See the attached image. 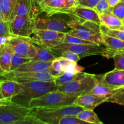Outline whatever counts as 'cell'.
I'll use <instances>...</instances> for the list:
<instances>
[{
    "mask_svg": "<svg viewBox=\"0 0 124 124\" xmlns=\"http://www.w3.org/2000/svg\"><path fill=\"white\" fill-rule=\"evenodd\" d=\"M21 90L12 99L13 102L29 107L32 99L39 98L48 92L58 90V87L54 81H36L22 82Z\"/></svg>",
    "mask_w": 124,
    "mask_h": 124,
    "instance_id": "cell-1",
    "label": "cell"
},
{
    "mask_svg": "<svg viewBox=\"0 0 124 124\" xmlns=\"http://www.w3.org/2000/svg\"><path fill=\"white\" fill-rule=\"evenodd\" d=\"M69 23L72 30L68 33L69 34L93 42L94 44L104 46L101 24L72 17L69 20Z\"/></svg>",
    "mask_w": 124,
    "mask_h": 124,
    "instance_id": "cell-2",
    "label": "cell"
},
{
    "mask_svg": "<svg viewBox=\"0 0 124 124\" xmlns=\"http://www.w3.org/2000/svg\"><path fill=\"white\" fill-rule=\"evenodd\" d=\"M76 104L31 108L30 114L36 116L45 124H58V122L64 116H77L79 113L84 110Z\"/></svg>",
    "mask_w": 124,
    "mask_h": 124,
    "instance_id": "cell-3",
    "label": "cell"
},
{
    "mask_svg": "<svg viewBox=\"0 0 124 124\" xmlns=\"http://www.w3.org/2000/svg\"><path fill=\"white\" fill-rule=\"evenodd\" d=\"M76 98V96L65 92L59 90L53 91L36 99H32L29 102V108H36L71 105L73 104Z\"/></svg>",
    "mask_w": 124,
    "mask_h": 124,
    "instance_id": "cell-4",
    "label": "cell"
},
{
    "mask_svg": "<svg viewBox=\"0 0 124 124\" xmlns=\"http://www.w3.org/2000/svg\"><path fill=\"white\" fill-rule=\"evenodd\" d=\"M99 76L87 74L85 77L74 80L58 87V90L79 96L90 93L99 82Z\"/></svg>",
    "mask_w": 124,
    "mask_h": 124,
    "instance_id": "cell-5",
    "label": "cell"
},
{
    "mask_svg": "<svg viewBox=\"0 0 124 124\" xmlns=\"http://www.w3.org/2000/svg\"><path fill=\"white\" fill-rule=\"evenodd\" d=\"M31 110L12 101L0 105V124H17L30 113Z\"/></svg>",
    "mask_w": 124,
    "mask_h": 124,
    "instance_id": "cell-6",
    "label": "cell"
},
{
    "mask_svg": "<svg viewBox=\"0 0 124 124\" xmlns=\"http://www.w3.org/2000/svg\"><path fill=\"white\" fill-rule=\"evenodd\" d=\"M52 50L58 54L64 52L69 51L79 56L81 58L92 55L102 56L105 50V48L102 46L97 44H73L62 43L61 44L52 48Z\"/></svg>",
    "mask_w": 124,
    "mask_h": 124,
    "instance_id": "cell-7",
    "label": "cell"
},
{
    "mask_svg": "<svg viewBox=\"0 0 124 124\" xmlns=\"http://www.w3.org/2000/svg\"><path fill=\"white\" fill-rule=\"evenodd\" d=\"M7 44L10 46L13 53L18 56L33 59L36 54V49L31 37L13 36L7 38Z\"/></svg>",
    "mask_w": 124,
    "mask_h": 124,
    "instance_id": "cell-8",
    "label": "cell"
},
{
    "mask_svg": "<svg viewBox=\"0 0 124 124\" xmlns=\"http://www.w3.org/2000/svg\"><path fill=\"white\" fill-rule=\"evenodd\" d=\"M37 16L29 15L17 16L13 18L9 23L11 35L31 37L35 29V19Z\"/></svg>",
    "mask_w": 124,
    "mask_h": 124,
    "instance_id": "cell-9",
    "label": "cell"
},
{
    "mask_svg": "<svg viewBox=\"0 0 124 124\" xmlns=\"http://www.w3.org/2000/svg\"><path fill=\"white\" fill-rule=\"evenodd\" d=\"M65 36V33L48 30L35 29L31 38L35 43L52 49L63 43Z\"/></svg>",
    "mask_w": 124,
    "mask_h": 124,
    "instance_id": "cell-10",
    "label": "cell"
},
{
    "mask_svg": "<svg viewBox=\"0 0 124 124\" xmlns=\"http://www.w3.org/2000/svg\"><path fill=\"white\" fill-rule=\"evenodd\" d=\"M35 29L48 30L58 32L67 33L72 30L70 25L69 20H66L62 18H50L39 17L38 16L35 19Z\"/></svg>",
    "mask_w": 124,
    "mask_h": 124,
    "instance_id": "cell-11",
    "label": "cell"
},
{
    "mask_svg": "<svg viewBox=\"0 0 124 124\" xmlns=\"http://www.w3.org/2000/svg\"><path fill=\"white\" fill-rule=\"evenodd\" d=\"M3 78L13 80L16 82H22L30 81H54L53 77L48 71L40 72H19V71H8L3 76Z\"/></svg>",
    "mask_w": 124,
    "mask_h": 124,
    "instance_id": "cell-12",
    "label": "cell"
},
{
    "mask_svg": "<svg viewBox=\"0 0 124 124\" xmlns=\"http://www.w3.org/2000/svg\"><path fill=\"white\" fill-rule=\"evenodd\" d=\"M74 6L67 0H46L39 6L40 12L51 16L58 13L70 14Z\"/></svg>",
    "mask_w": 124,
    "mask_h": 124,
    "instance_id": "cell-13",
    "label": "cell"
},
{
    "mask_svg": "<svg viewBox=\"0 0 124 124\" xmlns=\"http://www.w3.org/2000/svg\"><path fill=\"white\" fill-rule=\"evenodd\" d=\"M99 82L105 87L115 90L124 87V70H114L99 76Z\"/></svg>",
    "mask_w": 124,
    "mask_h": 124,
    "instance_id": "cell-14",
    "label": "cell"
},
{
    "mask_svg": "<svg viewBox=\"0 0 124 124\" xmlns=\"http://www.w3.org/2000/svg\"><path fill=\"white\" fill-rule=\"evenodd\" d=\"M39 12H40L39 6L34 2L33 0H17L10 18L9 23L17 16L29 15L38 16Z\"/></svg>",
    "mask_w": 124,
    "mask_h": 124,
    "instance_id": "cell-15",
    "label": "cell"
},
{
    "mask_svg": "<svg viewBox=\"0 0 124 124\" xmlns=\"http://www.w3.org/2000/svg\"><path fill=\"white\" fill-rule=\"evenodd\" d=\"M107 97L97 95L93 93H88L78 96L73 104L82 107L85 109L93 110L100 104L107 101Z\"/></svg>",
    "mask_w": 124,
    "mask_h": 124,
    "instance_id": "cell-16",
    "label": "cell"
},
{
    "mask_svg": "<svg viewBox=\"0 0 124 124\" xmlns=\"http://www.w3.org/2000/svg\"><path fill=\"white\" fill-rule=\"evenodd\" d=\"M69 15L70 16V17L72 18L90 21L101 24L99 13L94 8L79 5L74 7L70 14H69Z\"/></svg>",
    "mask_w": 124,
    "mask_h": 124,
    "instance_id": "cell-17",
    "label": "cell"
},
{
    "mask_svg": "<svg viewBox=\"0 0 124 124\" xmlns=\"http://www.w3.org/2000/svg\"><path fill=\"white\" fill-rule=\"evenodd\" d=\"M0 86L1 93L4 98L11 101L13 97L19 93L22 88L21 83L8 79L2 80Z\"/></svg>",
    "mask_w": 124,
    "mask_h": 124,
    "instance_id": "cell-18",
    "label": "cell"
},
{
    "mask_svg": "<svg viewBox=\"0 0 124 124\" xmlns=\"http://www.w3.org/2000/svg\"><path fill=\"white\" fill-rule=\"evenodd\" d=\"M52 62H43L31 60L23 64L15 71L19 72H40L48 71Z\"/></svg>",
    "mask_w": 124,
    "mask_h": 124,
    "instance_id": "cell-19",
    "label": "cell"
},
{
    "mask_svg": "<svg viewBox=\"0 0 124 124\" xmlns=\"http://www.w3.org/2000/svg\"><path fill=\"white\" fill-rule=\"evenodd\" d=\"M101 24L104 25L111 29H124V24L120 19L113 13H104L99 14Z\"/></svg>",
    "mask_w": 124,
    "mask_h": 124,
    "instance_id": "cell-20",
    "label": "cell"
},
{
    "mask_svg": "<svg viewBox=\"0 0 124 124\" xmlns=\"http://www.w3.org/2000/svg\"><path fill=\"white\" fill-rule=\"evenodd\" d=\"M13 54V50L7 42L0 46V67L6 73L10 71Z\"/></svg>",
    "mask_w": 124,
    "mask_h": 124,
    "instance_id": "cell-21",
    "label": "cell"
},
{
    "mask_svg": "<svg viewBox=\"0 0 124 124\" xmlns=\"http://www.w3.org/2000/svg\"><path fill=\"white\" fill-rule=\"evenodd\" d=\"M34 44L36 49V56L32 59V60L43 62H52L59 56L51 48L39 46L35 42Z\"/></svg>",
    "mask_w": 124,
    "mask_h": 124,
    "instance_id": "cell-22",
    "label": "cell"
},
{
    "mask_svg": "<svg viewBox=\"0 0 124 124\" xmlns=\"http://www.w3.org/2000/svg\"><path fill=\"white\" fill-rule=\"evenodd\" d=\"M103 41L104 46L111 51L113 56L124 49V41L119 39L103 34Z\"/></svg>",
    "mask_w": 124,
    "mask_h": 124,
    "instance_id": "cell-23",
    "label": "cell"
},
{
    "mask_svg": "<svg viewBox=\"0 0 124 124\" xmlns=\"http://www.w3.org/2000/svg\"><path fill=\"white\" fill-rule=\"evenodd\" d=\"M87 74L88 73H87L83 72L78 73H71L64 71L60 76L55 78L54 81L57 85L60 86L64 84L70 82V81L79 79L85 77Z\"/></svg>",
    "mask_w": 124,
    "mask_h": 124,
    "instance_id": "cell-24",
    "label": "cell"
},
{
    "mask_svg": "<svg viewBox=\"0 0 124 124\" xmlns=\"http://www.w3.org/2000/svg\"><path fill=\"white\" fill-rule=\"evenodd\" d=\"M17 0H0V11L3 16L4 21L9 23Z\"/></svg>",
    "mask_w": 124,
    "mask_h": 124,
    "instance_id": "cell-25",
    "label": "cell"
},
{
    "mask_svg": "<svg viewBox=\"0 0 124 124\" xmlns=\"http://www.w3.org/2000/svg\"><path fill=\"white\" fill-rule=\"evenodd\" d=\"M77 117L87 123L103 124V122L99 119L98 115L95 113L93 110L84 109L79 113L78 115H77Z\"/></svg>",
    "mask_w": 124,
    "mask_h": 124,
    "instance_id": "cell-26",
    "label": "cell"
},
{
    "mask_svg": "<svg viewBox=\"0 0 124 124\" xmlns=\"http://www.w3.org/2000/svg\"><path fill=\"white\" fill-rule=\"evenodd\" d=\"M106 102L124 105V87L115 90Z\"/></svg>",
    "mask_w": 124,
    "mask_h": 124,
    "instance_id": "cell-27",
    "label": "cell"
},
{
    "mask_svg": "<svg viewBox=\"0 0 124 124\" xmlns=\"http://www.w3.org/2000/svg\"><path fill=\"white\" fill-rule=\"evenodd\" d=\"M101 30L103 34L116 38L124 41V29L122 30L111 29L105 25L101 24Z\"/></svg>",
    "mask_w": 124,
    "mask_h": 124,
    "instance_id": "cell-28",
    "label": "cell"
},
{
    "mask_svg": "<svg viewBox=\"0 0 124 124\" xmlns=\"http://www.w3.org/2000/svg\"><path fill=\"white\" fill-rule=\"evenodd\" d=\"M114 90L105 87L104 85L102 84L100 82L93 88V89L90 93L97 94L102 96H106L108 98L111 95Z\"/></svg>",
    "mask_w": 124,
    "mask_h": 124,
    "instance_id": "cell-29",
    "label": "cell"
},
{
    "mask_svg": "<svg viewBox=\"0 0 124 124\" xmlns=\"http://www.w3.org/2000/svg\"><path fill=\"white\" fill-rule=\"evenodd\" d=\"M31 59L28 58H24V57L18 56L13 53L12 56V61H11L10 68V71H15L16 69H18L19 66H21L23 64L27 62L30 61Z\"/></svg>",
    "mask_w": 124,
    "mask_h": 124,
    "instance_id": "cell-30",
    "label": "cell"
},
{
    "mask_svg": "<svg viewBox=\"0 0 124 124\" xmlns=\"http://www.w3.org/2000/svg\"><path fill=\"white\" fill-rule=\"evenodd\" d=\"M48 71L54 78L60 76L61 74H62L64 72V69L62 67L61 64L58 58L52 61V65H51L50 67L48 70Z\"/></svg>",
    "mask_w": 124,
    "mask_h": 124,
    "instance_id": "cell-31",
    "label": "cell"
},
{
    "mask_svg": "<svg viewBox=\"0 0 124 124\" xmlns=\"http://www.w3.org/2000/svg\"><path fill=\"white\" fill-rule=\"evenodd\" d=\"M63 43L73 44H94L93 42L85 41V40H84L80 38L76 37V36H73V35L69 34L68 33H65V38H64Z\"/></svg>",
    "mask_w": 124,
    "mask_h": 124,
    "instance_id": "cell-32",
    "label": "cell"
},
{
    "mask_svg": "<svg viewBox=\"0 0 124 124\" xmlns=\"http://www.w3.org/2000/svg\"><path fill=\"white\" fill-rule=\"evenodd\" d=\"M94 9L99 14L104 13H112L113 8L109 6L108 0H100Z\"/></svg>",
    "mask_w": 124,
    "mask_h": 124,
    "instance_id": "cell-33",
    "label": "cell"
},
{
    "mask_svg": "<svg viewBox=\"0 0 124 124\" xmlns=\"http://www.w3.org/2000/svg\"><path fill=\"white\" fill-rule=\"evenodd\" d=\"M87 122L80 119L77 116H64L58 122V124H84Z\"/></svg>",
    "mask_w": 124,
    "mask_h": 124,
    "instance_id": "cell-34",
    "label": "cell"
},
{
    "mask_svg": "<svg viewBox=\"0 0 124 124\" xmlns=\"http://www.w3.org/2000/svg\"><path fill=\"white\" fill-rule=\"evenodd\" d=\"M112 13L115 15L123 19L124 18V0H120L119 2L113 8Z\"/></svg>",
    "mask_w": 124,
    "mask_h": 124,
    "instance_id": "cell-35",
    "label": "cell"
},
{
    "mask_svg": "<svg viewBox=\"0 0 124 124\" xmlns=\"http://www.w3.org/2000/svg\"><path fill=\"white\" fill-rule=\"evenodd\" d=\"M115 61V69L124 70V52H119L113 58Z\"/></svg>",
    "mask_w": 124,
    "mask_h": 124,
    "instance_id": "cell-36",
    "label": "cell"
},
{
    "mask_svg": "<svg viewBox=\"0 0 124 124\" xmlns=\"http://www.w3.org/2000/svg\"><path fill=\"white\" fill-rule=\"evenodd\" d=\"M17 124H45L44 122L33 116L31 114H29L22 121H19Z\"/></svg>",
    "mask_w": 124,
    "mask_h": 124,
    "instance_id": "cell-37",
    "label": "cell"
},
{
    "mask_svg": "<svg viewBox=\"0 0 124 124\" xmlns=\"http://www.w3.org/2000/svg\"><path fill=\"white\" fill-rule=\"evenodd\" d=\"M10 36L9 23L5 21H0V36L8 38Z\"/></svg>",
    "mask_w": 124,
    "mask_h": 124,
    "instance_id": "cell-38",
    "label": "cell"
},
{
    "mask_svg": "<svg viewBox=\"0 0 124 124\" xmlns=\"http://www.w3.org/2000/svg\"><path fill=\"white\" fill-rule=\"evenodd\" d=\"M84 69V68L78 65L77 62H70L64 71L71 73H78L82 72Z\"/></svg>",
    "mask_w": 124,
    "mask_h": 124,
    "instance_id": "cell-39",
    "label": "cell"
},
{
    "mask_svg": "<svg viewBox=\"0 0 124 124\" xmlns=\"http://www.w3.org/2000/svg\"><path fill=\"white\" fill-rule=\"evenodd\" d=\"M59 56L65 58V59H67L70 62H78L81 59L79 56L76 53H73L71 52H69V51L62 52V53L59 54Z\"/></svg>",
    "mask_w": 124,
    "mask_h": 124,
    "instance_id": "cell-40",
    "label": "cell"
},
{
    "mask_svg": "<svg viewBox=\"0 0 124 124\" xmlns=\"http://www.w3.org/2000/svg\"><path fill=\"white\" fill-rule=\"evenodd\" d=\"M100 0H81L79 2L80 6L94 8Z\"/></svg>",
    "mask_w": 124,
    "mask_h": 124,
    "instance_id": "cell-41",
    "label": "cell"
},
{
    "mask_svg": "<svg viewBox=\"0 0 124 124\" xmlns=\"http://www.w3.org/2000/svg\"><path fill=\"white\" fill-rule=\"evenodd\" d=\"M58 59H59V62H60L61 64L62 67V68L64 69V71H65V69L67 68V65H69V64L70 63V61H69V60H67V59H65V58H63V57L62 56H58Z\"/></svg>",
    "mask_w": 124,
    "mask_h": 124,
    "instance_id": "cell-42",
    "label": "cell"
},
{
    "mask_svg": "<svg viewBox=\"0 0 124 124\" xmlns=\"http://www.w3.org/2000/svg\"><path fill=\"white\" fill-rule=\"evenodd\" d=\"M10 102H12V101L6 99V98H4V97L3 96L2 93H1V86H0V105H2V104H7V103Z\"/></svg>",
    "mask_w": 124,
    "mask_h": 124,
    "instance_id": "cell-43",
    "label": "cell"
},
{
    "mask_svg": "<svg viewBox=\"0 0 124 124\" xmlns=\"http://www.w3.org/2000/svg\"><path fill=\"white\" fill-rule=\"evenodd\" d=\"M119 1L120 0H108L109 6L111 8H113Z\"/></svg>",
    "mask_w": 124,
    "mask_h": 124,
    "instance_id": "cell-44",
    "label": "cell"
},
{
    "mask_svg": "<svg viewBox=\"0 0 124 124\" xmlns=\"http://www.w3.org/2000/svg\"><path fill=\"white\" fill-rule=\"evenodd\" d=\"M67 1L75 7L79 5V0H67Z\"/></svg>",
    "mask_w": 124,
    "mask_h": 124,
    "instance_id": "cell-45",
    "label": "cell"
},
{
    "mask_svg": "<svg viewBox=\"0 0 124 124\" xmlns=\"http://www.w3.org/2000/svg\"><path fill=\"white\" fill-rule=\"evenodd\" d=\"M7 38H8L7 37H1V36H0V46L3 44L6 43L7 40Z\"/></svg>",
    "mask_w": 124,
    "mask_h": 124,
    "instance_id": "cell-46",
    "label": "cell"
},
{
    "mask_svg": "<svg viewBox=\"0 0 124 124\" xmlns=\"http://www.w3.org/2000/svg\"><path fill=\"white\" fill-rule=\"evenodd\" d=\"M33 1H34V2H35V3H36V4L39 6L40 4H41L42 2H44L45 1H46V0H33Z\"/></svg>",
    "mask_w": 124,
    "mask_h": 124,
    "instance_id": "cell-47",
    "label": "cell"
},
{
    "mask_svg": "<svg viewBox=\"0 0 124 124\" xmlns=\"http://www.w3.org/2000/svg\"><path fill=\"white\" fill-rule=\"evenodd\" d=\"M6 73V71L0 67V77H3L4 75Z\"/></svg>",
    "mask_w": 124,
    "mask_h": 124,
    "instance_id": "cell-48",
    "label": "cell"
},
{
    "mask_svg": "<svg viewBox=\"0 0 124 124\" xmlns=\"http://www.w3.org/2000/svg\"><path fill=\"white\" fill-rule=\"evenodd\" d=\"M4 21L3 16H2V15L1 13V11H0V21Z\"/></svg>",
    "mask_w": 124,
    "mask_h": 124,
    "instance_id": "cell-49",
    "label": "cell"
},
{
    "mask_svg": "<svg viewBox=\"0 0 124 124\" xmlns=\"http://www.w3.org/2000/svg\"><path fill=\"white\" fill-rule=\"evenodd\" d=\"M124 52V49H123V50H122L121 51V52Z\"/></svg>",
    "mask_w": 124,
    "mask_h": 124,
    "instance_id": "cell-50",
    "label": "cell"
},
{
    "mask_svg": "<svg viewBox=\"0 0 124 124\" xmlns=\"http://www.w3.org/2000/svg\"><path fill=\"white\" fill-rule=\"evenodd\" d=\"M122 22H123V23L124 24V19H122Z\"/></svg>",
    "mask_w": 124,
    "mask_h": 124,
    "instance_id": "cell-51",
    "label": "cell"
},
{
    "mask_svg": "<svg viewBox=\"0 0 124 124\" xmlns=\"http://www.w3.org/2000/svg\"><path fill=\"white\" fill-rule=\"evenodd\" d=\"M1 81H2V79H0V83L1 82Z\"/></svg>",
    "mask_w": 124,
    "mask_h": 124,
    "instance_id": "cell-52",
    "label": "cell"
},
{
    "mask_svg": "<svg viewBox=\"0 0 124 124\" xmlns=\"http://www.w3.org/2000/svg\"><path fill=\"white\" fill-rule=\"evenodd\" d=\"M81 1V0H79V2H80V1Z\"/></svg>",
    "mask_w": 124,
    "mask_h": 124,
    "instance_id": "cell-53",
    "label": "cell"
}]
</instances>
